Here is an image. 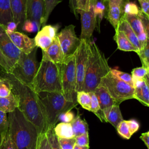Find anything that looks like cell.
Instances as JSON below:
<instances>
[{"instance_id": "cell-1", "label": "cell", "mask_w": 149, "mask_h": 149, "mask_svg": "<svg viewBox=\"0 0 149 149\" xmlns=\"http://www.w3.org/2000/svg\"><path fill=\"white\" fill-rule=\"evenodd\" d=\"M0 77L9 83L12 92L19 99L18 109L35 125L38 134L46 132L45 121L37 93L31 87L22 83L10 73L0 69Z\"/></svg>"}, {"instance_id": "cell-2", "label": "cell", "mask_w": 149, "mask_h": 149, "mask_svg": "<svg viewBox=\"0 0 149 149\" xmlns=\"http://www.w3.org/2000/svg\"><path fill=\"white\" fill-rule=\"evenodd\" d=\"M8 117L9 133L16 149H36L38 133L35 125L18 108Z\"/></svg>"}, {"instance_id": "cell-3", "label": "cell", "mask_w": 149, "mask_h": 149, "mask_svg": "<svg viewBox=\"0 0 149 149\" xmlns=\"http://www.w3.org/2000/svg\"><path fill=\"white\" fill-rule=\"evenodd\" d=\"M111 70L107 60L95 42L89 43L88 60L81 91L94 92L100 84L102 77Z\"/></svg>"}, {"instance_id": "cell-4", "label": "cell", "mask_w": 149, "mask_h": 149, "mask_svg": "<svg viewBox=\"0 0 149 149\" xmlns=\"http://www.w3.org/2000/svg\"><path fill=\"white\" fill-rule=\"evenodd\" d=\"M37 94L45 121L47 130L55 127L61 114L71 111L77 104L68 101L61 93L40 92Z\"/></svg>"}, {"instance_id": "cell-5", "label": "cell", "mask_w": 149, "mask_h": 149, "mask_svg": "<svg viewBox=\"0 0 149 149\" xmlns=\"http://www.w3.org/2000/svg\"><path fill=\"white\" fill-rule=\"evenodd\" d=\"M31 87L36 93L56 92L62 93L61 64L41 59Z\"/></svg>"}, {"instance_id": "cell-6", "label": "cell", "mask_w": 149, "mask_h": 149, "mask_svg": "<svg viewBox=\"0 0 149 149\" xmlns=\"http://www.w3.org/2000/svg\"><path fill=\"white\" fill-rule=\"evenodd\" d=\"M37 47H36L30 54L21 52L19 60L10 73L20 81L30 87L40 66L37 60Z\"/></svg>"}, {"instance_id": "cell-7", "label": "cell", "mask_w": 149, "mask_h": 149, "mask_svg": "<svg viewBox=\"0 0 149 149\" xmlns=\"http://www.w3.org/2000/svg\"><path fill=\"white\" fill-rule=\"evenodd\" d=\"M21 52L10 39L5 26L0 24V69L10 73Z\"/></svg>"}, {"instance_id": "cell-8", "label": "cell", "mask_w": 149, "mask_h": 149, "mask_svg": "<svg viewBox=\"0 0 149 149\" xmlns=\"http://www.w3.org/2000/svg\"><path fill=\"white\" fill-rule=\"evenodd\" d=\"M99 85L105 88L116 105L134 98V87L117 79L110 72L102 78Z\"/></svg>"}, {"instance_id": "cell-9", "label": "cell", "mask_w": 149, "mask_h": 149, "mask_svg": "<svg viewBox=\"0 0 149 149\" xmlns=\"http://www.w3.org/2000/svg\"><path fill=\"white\" fill-rule=\"evenodd\" d=\"M61 68L62 94L68 101L77 103L74 55L65 59Z\"/></svg>"}, {"instance_id": "cell-10", "label": "cell", "mask_w": 149, "mask_h": 149, "mask_svg": "<svg viewBox=\"0 0 149 149\" xmlns=\"http://www.w3.org/2000/svg\"><path fill=\"white\" fill-rule=\"evenodd\" d=\"M74 29V25L70 24L65 26L57 34L65 59L73 55L80 44V39L77 37Z\"/></svg>"}, {"instance_id": "cell-11", "label": "cell", "mask_w": 149, "mask_h": 149, "mask_svg": "<svg viewBox=\"0 0 149 149\" xmlns=\"http://www.w3.org/2000/svg\"><path fill=\"white\" fill-rule=\"evenodd\" d=\"M89 43L85 40L80 39V44L74 54L76 75V90L77 92L81 91L88 60Z\"/></svg>"}, {"instance_id": "cell-12", "label": "cell", "mask_w": 149, "mask_h": 149, "mask_svg": "<svg viewBox=\"0 0 149 149\" xmlns=\"http://www.w3.org/2000/svg\"><path fill=\"white\" fill-rule=\"evenodd\" d=\"M78 14L80 15L81 19V34L80 39H83L90 42L93 31L96 27V17L93 10V6L91 5L88 11L77 10Z\"/></svg>"}, {"instance_id": "cell-13", "label": "cell", "mask_w": 149, "mask_h": 149, "mask_svg": "<svg viewBox=\"0 0 149 149\" xmlns=\"http://www.w3.org/2000/svg\"><path fill=\"white\" fill-rule=\"evenodd\" d=\"M6 31L8 36L15 45L24 54H30L36 47L34 38H31L27 35L19 31Z\"/></svg>"}, {"instance_id": "cell-14", "label": "cell", "mask_w": 149, "mask_h": 149, "mask_svg": "<svg viewBox=\"0 0 149 149\" xmlns=\"http://www.w3.org/2000/svg\"><path fill=\"white\" fill-rule=\"evenodd\" d=\"M27 19L42 26L45 14L44 0H26Z\"/></svg>"}, {"instance_id": "cell-15", "label": "cell", "mask_w": 149, "mask_h": 149, "mask_svg": "<svg viewBox=\"0 0 149 149\" xmlns=\"http://www.w3.org/2000/svg\"><path fill=\"white\" fill-rule=\"evenodd\" d=\"M13 20L22 29L24 22L27 19L26 0H10Z\"/></svg>"}, {"instance_id": "cell-16", "label": "cell", "mask_w": 149, "mask_h": 149, "mask_svg": "<svg viewBox=\"0 0 149 149\" xmlns=\"http://www.w3.org/2000/svg\"><path fill=\"white\" fill-rule=\"evenodd\" d=\"M42 59L50 61L55 63L62 64L65 60L57 36L53 40L52 43L47 49L42 51Z\"/></svg>"}, {"instance_id": "cell-17", "label": "cell", "mask_w": 149, "mask_h": 149, "mask_svg": "<svg viewBox=\"0 0 149 149\" xmlns=\"http://www.w3.org/2000/svg\"><path fill=\"white\" fill-rule=\"evenodd\" d=\"M99 118L101 120L109 122L115 129L123 120L119 105H114L101 111Z\"/></svg>"}, {"instance_id": "cell-18", "label": "cell", "mask_w": 149, "mask_h": 149, "mask_svg": "<svg viewBox=\"0 0 149 149\" xmlns=\"http://www.w3.org/2000/svg\"><path fill=\"white\" fill-rule=\"evenodd\" d=\"M133 82L134 90V98L149 107V87L144 79L136 80Z\"/></svg>"}, {"instance_id": "cell-19", "label": "cell", "mask_w": 149, "mask_h": 149, "mask_svg": "<svg viewBox=\"0 0 149 149\" xmlns=\"http://www.w3.org/2000/svg\"><path fill=\"white\" fill-rule=\"evenodd\" d=\"M107 18L115 30H117L120 19L123 14V8L116 2L108 0Z\"/></svg>"}, {"instance_id": "cell-20", "label": "cell", "mask_w": 149, "mask_h": 149, "mask_svg": "<svg viewBox=\"0 0 149 149\" xmlns=\"http://www.w3.org/2000/svg\"><path fill=\"white\" fill-rule=\"evenodd\" d=\"M117 30H119L122 31L126 37L128 38V40L131 42V43L139 51L141 49V46L139 41L138 38L134 32L128 22L125 20V19L122 16L120 22L119 23ZM116 31V30H115Z\"/></svg>"}, {"instance_id": "cell-21", "label": "cell", "mask_w": 149, "mask_h": 149, "mask_svg": "<svg viewBox=\"0 0 149 149\" xmlns=\"http://www.w3.org/2000/svg\"><path fill=\"white\" fill-rule=\"evenodd\" d=\"M94 94L97 97L99 102L100 111L106 108L116 105L107 90L103 86L99 85L94 90Z\"/></svg>"}, {"instance_id": "cell-22", "label": "cell", "mask_w": 149, "mask_h": 149, "mask_svg": "<svg viewBox=\"0 0 149 149\" xmlns=\"http://www.w3.org/2000/svg\"><path fill=\"white\" fill-rule=\"evenodd\" d=\"M113 39L117 44L118 48L123 51H134L137 52L139 50L131 43V42L126 37L125 34L120 30L115 31V34Z\"/></svg>"}, {"instance_id": "cell-23", "label": "cell", "mask_w": 149, "mask_h": 149, "mask_svg": "<svg viewBox=\"0 0 149 149\" xmlns=\"http://www.w3.org/2000/svg\"><path fill=\"white\" fill-rule=\"evenodd\" d=\"M19 107V99L12 92L7 97L0 98V111L9 113Z\"/></svg>"}, {"instance_id": "cell-24", "label": "cell", "mask_w": 149, "mask_h": 149, "mask_svg": "<svg viewBox=\"0 0 149 149\" xmlns=\"http://www.w3.org/2000/svg\"><path fill=\"white\" fill-rule=\"evenodd\" d=\"M11 21L13 20L10 0H0V24L5 27Z\"/></svg>"}, {"instance_id": "cell-25", "label": "cell", "mask_w": 149, "mask_h": 149, "mask_svg": "<svg viewBox=\"0 0 149 149\" xmlns=\"http://www.w3.org/2000/svg\"><path fill=\"white\" fill-rule=\"evenodd\" d=\"M55 135L59 138L71 139L74 137L70 123L60 122L54 127Z\"/></svg>"}, {"instance_id": "cell-26", "label": "cell", "mask_w": 149, "mask_h": 149, "mask_svg": "<svg viewBox=\"0 0 149 149\" xmlns=\"http://www.w3.org/2000/svg\"><path fill=\"white\" fill-rule=\"evenodd\" d=\"M70 123L74 137L88 132V126L87 122L81 119L79 115L74 118Z\"/></svg>"}, {"instance_id": "cell-27", "label": "cell", "mask_w": 149, "mask_h": 149, "mask_svg": "<svg viewBox=\"0 0 149 149\" xmlns=\"http://www.w3.org/2000/svg\"><path fill=\"white\" fill-rule=\"evenodd\" d=\"M36 47L40 48L42 51H45L52 43L53 40L42 30L38 31L36 37L34 38Z\"/></svg>"}, {"instance_id": "cell-28", "label": "cell", "mask_w": 149, "mask_h": 149, "mask_svg": "<svg viewBox=\"0 0 149 149\" xmlns=\"http://www.w3.org/2000/svg\"><path fill=\"white\" fill-rule=\"evenodd\" d=\"M123 17L128 22L136 36L144 31L142 22L138 15L123 14Z\"/></svg>"}, {"instance_id": "cell-29", "label": "cell", "mask_w": 149, "mask_h": 149, "mask_svg": "<svg viewBox=\"0 0 149 149\" xmlns=\"http://www.w3.org/2000/svg\"><path fill=\"white\" fill-rule=\"evenodd\" d=\"M91 5L93 6V10L95 13V16L96 17V27L99 31L101 21L105 15L107 7L106 3L100 1L91 3Z\"/></svg>"}, {"instance_id": "cell-30", "label": "cell", "mask_w": 149, "mask_h": 149, "mask_svg": "<svg viewBox=\"0 0 149 149\" xmlns=\"http://www.w3.org/2000/svg\"><path fill=\"white\" fill-rule=\"evenodd\" d=\"M77 102L83 108L90 111L91 97L88 93L84 91H77Z\"/></svg>"}, {"instance_id": "cell-31", "label": "cell", "mask_w": 149, "mask_h": 149, "mask_svg": "<svg viewBox=\"0 0 149 149\" xmlns=\"http://www.w3.org/2000/svg\"><path fill=\"white\" fill-rule=\"evenodd\" d=\"M142 63V66L147 70L149 68V40L148 39L145 45L137 52Z\"/></svg>"}, {"instance_id": "cell-32", "label": "cell", "mask_w": 149, "mask_h": 149, "mask_svg": "<svg viewBox=\"0 0 149 149\" xmlns=\"http://www.w3.org/2000/svg\"><path fill=\"white\" fill-rule=\"evenodd\" d=\"M0 149H16L8 130L0 135Z\"/></svg>"}, {"instance_id": "cell-33", "label": "cell", "mask_w": 149, "mask_h": 149, "mask_svg": "<svg viewBox=\"0 0 149 149\" xmlns=\"http://www.w3.org/2000/svg\"><path fill=\"white\" fill-rule=\"evenodd\" d=\"M62 0H44L45 2V14L42 26H44L54 9Z\"/></svg>"}, {"instance_id": "cell-34", "label": "cell", "mask_w": 149, "mask_h": 149, "mask_svg": "<svg viewBox=\"0 0 149 149\" xmlns=\"http://www.w3.org/2000/svg\"><path fill=\"white\" fill-rule=\"evenodd\" d=\"M111 73L117 79L129 84L131 86L133 87V82L132 80V75L126 72H122L116 69H111Z\"/></svg>"}, {"instance_id": "cell-35", "label": "cell", "mask_w": 149, "mask_h": 149, "mask_svg": "<svg viewBox=\"0 0 149 149\" xmlns=\"http://www.w3.org/2000/svg\"><path fill=\"white\" fill-rule=\"evenodd\" d=\"M40 24L36 22L27 19L24 22L21 30L27 33H34L40 31Z\"/></svg>"}, {"instance_id": "cell-36", "label": "cell", "mask_w": 149, "mask_h": 149, "mask_svg": "<svg viewBox=\"0 0 149 149\" xmlns=\"http://www.w3.org/2000/svg\"><path fill=\"white\" fill-rule=\"evenodd\" d=\"M46 134L51 149H61L58 137L54 132V128L48 129L46 131Z\"/></svg>"}, {"instance_id": "cell-37", "label": "cell", "mask_w": 149, "mask_h": 149, "mask_svg": "<svg viewBox=\"0 0 149 149\" xmlns=\"http://www.w3.org/2000/svg\"><path fill=\"white\" fill-rule=\"evenodd\" d=\"M116 129L118 134L123 139L129 140L132 136V134L130 132L127 122L125 120H122L118 125Z\"/></svg>"}, {"instance_id": "cell-38", "label": "cell", "mask_w": 149, "mask_h": 149, "mask_svg": "<svg viewBox=\"0 0 149 149\" xmlns=\"http://www.w3.org/2000/svg\"><path fill=\"white\" fill-rule=\"evenodd\" d=\"M12 93L9 83L4 78L0 77V98L6 97Z\"/></svg>"}, {"instance_id": "cell-39", "label": "cell", "mask_w": 149, "mask_h": 149, "mask_svg": "<svg viewBox=\"0 0 149 149\" xmlns=\"http://www.w3.org/2000/svg\"><path fill=\"white\" fill-rule=\"evenodd\" d=\"M36 149H51L46 132L38 134Z\"/></svg>"}, {"instance_id": "cell-40", "label": "cell", "mask_w": 149, "mask_h": 149, "mask_svg": "<svg viewBox=\"0 0 149 149\" xmlns=\"http://www.w3.org/2000/svg\"><path fill=\"white\" fill-rule=\"evenodd\" d=\"M140 10L136 3L128 1L125 3L123 8V13L127 15H138Z\"/></svg>"}, {"instance_id": "cell-41", "label": "cell", "mask_w": 149, "mask_h": 149, "mask_svg": "<svg viewBox=\"0 0 149 149\" xmlns=\"http://www.w3.org/2000/svg\"><path fill=\"white\" fill-rule=\"evenodd\" d=\"M148 73V70L143 66L134 68L132 70V77L133 81L138 79H143Z\"/></svg>"}, {"instance_id": "cell-42", "label": "cell", "mask_w": 149, "mask_h": 149, "mask_svg": "<svg viewBox=\"0 0 149 149\" xmlns=\"http://www.w3.org/2000/svg\"><path fill=\"white\" fill-rule=\"evenodd\" d=\"M9 129V120L7 113L0 111V135Z\"/></svg>"}, {"instance_id": "cell-43", "label": "cell", "mask_w": 149, "mask_h": 149, "mask_svg": "<svg viewBox=\"0 0 149 149\" xmlns=\"http://www.w3.org/2000/svg\"><path fill=\"white\" fill-rule=\"evenodd\" d=\"M58 139L61 149H73L74 146L76 144V140L74 137L71 139L58 137Z\"/></svg>"}, {"instance_id": "cell-44", "label": "cell", "mask_w": 149, "mask_h": 149, "mask_svg": "<svg viewBox=\"0 0 149 149\" xmlns=\"http://www.w3.org/2000/svg\"><path fill=\"white\" fill-rule=\"evenodd\" d=\"M91 97V108L90 111L95 113L97 116L98 115V112L100 111V107L98 100L97 96L94 92L88 93Z\"/></svg>"}, {"instance_id": "cell-45", "label": "cell", "mask_w": 149, "mask_h": 149, "mask_svg": "<svg viewBox=\"0 0 149 149\" xmlns=\"http://www.w3.org/2000/svg\"><path fill=\"white\" fill-rule=\"evenodd\" d=\"M59 27L58 25H45L42 27L41 30L51 38L54 39L57 36V31Z\"/></svg>"}, {"instance_id": "cell-46", "label": "cell", "mask_w": 149, "mask_h": 149, "mask_svg": "<svg viewBox=\"0 0 149 149\" xmlns=\"http://www.w3.org/2000/svg\"><path fill=\"white\" fill-rule=\"evenodd\" d=\"M76 144L80 146H89L88 132L74 137Z\"/></svg>"}, {"instance_id": "cell-47", "label": "cell", "mask_w": 149, "mask_h": 149, "mask_svg": "<svg viewBox=\"0 0 149 149\" xmlns=\"http://www.w3.org/2000/svg\"><path fill=\"white\" fill-rule=\"evenodd\" d=\"M77 10L88 11L90 10L91 0H76Z\"/></svg>"}, {"instance_id": "cell-48", "label": "cell", "mask_w": 149, "mask_h": 149, "mask_svg": "<svg viewBox=\"0 0 149 149\" xmlns=\"http://www.w3.org/2000/svg\"><path fill=\"white\" fill-rule=\"evenodd\" d=\"M74 118L73 113L71 111H68L61 114L59 117L58 121L63 123H71Z\"/></svg>"}, {"instance_id": "cell-49", "label": "cell", "mask_w": 149, "mask_h": 149, "mask_svg": "<svg viewBox=\"0 0 149 149\" xmlns=\"http://www.w3.org/2000/svg\"><path fill=\"white\" fill-rule=\"evenodd\" d=\"M139 17H140L142 24L143 25V27L144 29V31L146 33L147 38L149 40V19L140 10V12L138 14Z\"/></svg>"}, {"instance_id": "cell-50", "label": "cell", "mask_w": 149, "mask_h": 149, "mask_svg": "<svg viewBox=\"0 0 149 149\" xmlns=\"http://www.w3.org/2000/svg\"><path fill=\"white\" fill-rule=\"evenodd\" d=\"M126 122H127L130 132L132 134V135L139 130L140 125H139V122L136 120L130 119V120H126Z\"/></svg>"}, {"instance_id": "cell-51", "label": "cell", "mask_w": 149, "mask_h": 149, "mask_svg": "<svg viewBox=\"0 0 149 149\" xmlns=\"http://www.w3.org/2000/svg\"><path fill=\"white\" fill-rule=\"evenodd\" d=\"M141 7V11L149 19V0H137Z\"/></svg>"}, {"instance_id": "cell-52", "label": "cell", "mask_w": 149, "mask_h": 149, "mask_svg": "<svg viewBox=\"0 0 149 149\" xmlns=\"http://www.w3.org/2000/svg\"><path fill=\"white\" fill-rule=\"evenodd\" d=\"M5 27L6 31H9V32H14V31H16L18 26L14 21H11L8 23V24L6 25Z\"/></svg>"}, {"instance_id": "cell-53", "label": "cell", "mask_w": 149, "mask_h": 149, "mask_svg": "<svg viewBox=\"0 0 149 149\" xmlns=\"http://www.w3.org/2000/svg\"><path fill=\"white\" fill-rule=\"evenodd\" d=\"M140 139L144 142L148 149H149V136L146 134V133H143L141 134Z\"/></svg>"}, {"instance_id": "cell-54", "label": "cell", "mask_w": 149, "mask_h": 149, "mask_svg": "<svg viewBox=\"0 0 149 149\" xmlns=\"http://www.w3.org/2000/svg\"><path fill=\"white\" fill-rule=\"evenodd\" d=\"M111 1H114V2H116L117 3L119 4L123 8V6H124L125 3L127 2V0H111Z\"/></svg>"}, {"instance_id": "cell-55", "label": "cell", "mask_w": 149, "mask_h": 149, "mask_svg": "<svg viewBox=\"0 0 149 149\" xmlns=\"http://www.w3.org/2000/svg\"><path fill=\"white\" fill-rule=\"evenodd\" d=\"M89 146H80L75 144L73 147V149H89Z\"/></svg>"}, {"instance_id": "cell-56", "label": "cell", "mask_w": 149, "mask_h": 149, "mask_svg": "<svg viewBox=\"0 0 149 149\" xmlns=\"http://www.w3.org/2000/svg\"><path fill=\"white\" fill-rule=\"evenodd\" d=\"M144 79L146 83L147 84V85H148V86L149 87V73H148L146 75V76L144 77Z\"/></svg>"}, {"instance_id": "cell-57", "label": "cell", "mask_w": 149, "mask_h": 149, "mask_svg": "<svg viewBox=\"0 0 149 149\" xmlns=\"http://www.w3.org/2000/svg\"><path fill=\"white\" fill-rule=\"evenodd\" d=\"M103 1V2H105V3H107L108 0H91V3H93V2H96V1Z\"/></svg>"}, {"instance_id": "cell-58", "label": "cell", "mask_w": 149, "mask_h": 149, "mask_svg": "<svg viewBox=\"0 0 149 149\" xmlns=\"http://www.w3.org/2000/svg\"><path fill=\"white\" fill-rule=\"evenodd\" d=\"M146 134H147L148 136H149V130H148L147 132H146Z\"/></svg>"}, {"instance_id": "cell-59", "label": "cell", "mask_w": 149, "mask_h": 149, "mask_svg": "<svg viewBox=\"0 0 149 149\" xmlns=\"http://www.w3.org/2000/svg\"><path fill=\"white\" fill-rule=\"evenodd\" d=\"M148 73H149V68H148Z\"/></svg>"}]
</instances>
